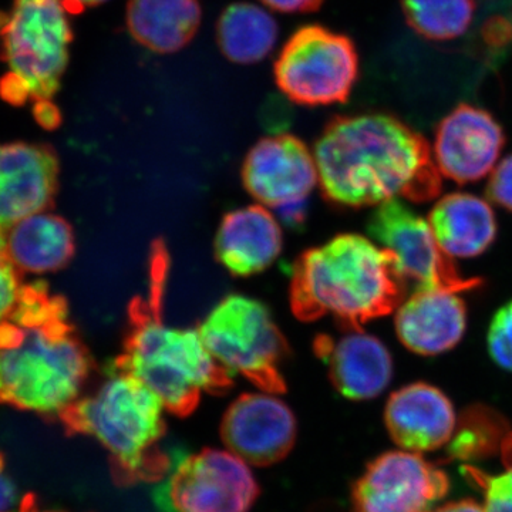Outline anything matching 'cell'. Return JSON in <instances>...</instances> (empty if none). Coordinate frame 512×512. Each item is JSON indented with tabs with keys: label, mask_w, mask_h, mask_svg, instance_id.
Returning a JSON list of instances; mask_svg holds the SVG:
<instances>
[{
	"label": "cell",
	"mask_w": 512,
	"mask_h": 512,
	"mask_svg": "<svg viewBox=\"0 0 512 512\" xmlns=\"http://www.w3.org/2000/svg\"><path fill=\"white\" fill-rule=\"evenodd\" d=\"M261 488L244 460L231 451L174 450L173 464L153 490L160 512H248Z\"/></svg>",
	"instance_id": "cell-8"
},
{
	"label": "cell",
	"mask_w": 512,
	"mask_h": 512,
	"mask_svg": "<svg viewBox=\"0 0 512 512\" xmlns=\"http://www.w3.org/2000/svg\"><path fill=\"white\" fill-rule=\"evenodd\" d=\"M168 266L163 241L154 242L147 293L131 302L124 350L111 365L140 380L167 412L187 417L197 409L202 393L231 389L232 376L208 352L200 330L165 322Z\"/></svg>",
	"instance_id": "cell-3"
},
{
	"label": "cell",
	"mask_w": 512,
	"mask_h": 512,
	"mask_svg": "<svg viewBox=\"0 0 512 512\" xmlns=\"http://www.w3.org/2000/svg\"><path fill=\"white\" fill-rule=\"evenodd\" d=\"M448 488L447 474L420 454L387 451L353 484V512H431Z\"/></svg>",
	"instance_id": "cell-11"
},
{
	"label": "cell",
	"mask_w": 512,
	"mask_h": 512,
	"mask_svg": "<svg viewBox=\"0 0 512 512\" xmlns=\"http://www.w3.org/2000/svg\"><path fill=\"white\" fill-rule=\"evenodd\" d=\"M404 18L417 35L434 42L457 39L473 22L474 0H402Z\"/></svg>",
	"instance_id": "cell-24"
},
{
	"label": "cell",
	"mask_w": 512,
	"mask_h": 512,
	"mask_svg": "<svg viewBox=\"0 0 512 512\" xmlns=\"http://www.w3.org/2000/svg\"><path fill=\"white\" fill-rule=\"evenodd\" d=\"M275 82L302 106L345 103L359 76V56L348 36L323 26L296 30L276 57Z\"/></svg>",
	"instance_id": "cell-9"
},
{
	"label": "cell",
	"mask_w": 512,
	"mask_h": 512,
	"mask_svg": "<svg viewBox=\"0 0 512 512\" xmlns=\"http://www.w3.org/2000/svg\"><path fill=\"white\" fill-rule=\"evenodd\" d=\"M315 353L328 367L330 382L346 399H375L392 382L389 349L365 330L349 329L339 338L320 335L315 340Z\"/></svg>",
	"instance_id": "cell-16"
},
{
	"label": "cell",
	"mask_w": 512,
	"mask_h": 512,
	"mask_svg": "<svg viewBox=\"0 0 512 512\" xmlns=\"http://www.w3.org/2000/svg\"><path fill=\"white\" fill-rule=\"evenodd\" d=\"M13 512H63V511H55V510H43L40 508L39 503H37V498L35 494H28L23 497V500L20 501L18 510Z\"/></svg>",
	"instance_id": "cell-35"
},
{
	"label": "cell",
	"mask_w": 512,
	"mask_h": 512,
	"mask_svg": "<svg viewBox=\"0 0 512 512\" xmlns=\"http://www.w3.org/2000/svg\"><path fill=\"white\" fill-rule=\"evenodd\" d=\"M431 231L450 258H474L493 244L497 221L490 202L468 194L444 195L429 215Z\"/></svg>",
	"instance_id": "cell-20"
},
{
	"label": "cell",
	"mask_w": 512,
	"mask_h": 512,
	"mask_svg": "<svg viewBox=\"0 0 512 512\" xmlns=\"http://www.w3.org/2000/svg\"><path fill=\"white\" fill-rule=\"evenodd\" d=\"M164 406L136 377L113 365L94 392L79 397L57 416L69 436L94 437L109 451L114 483L131 487L158 483L173 464L165 450Z\"/></svg>",
	"instance_id": "cell-5"
},
{
	"label": "cell",
	"mask_w": 512,
	"mask_h": 512,
	"mask_svg": "<svg viewBox=\"0 0 512 512\" xmlns=\"http://www.w3.org/2000/svg\"><path fill=\"white\" fill-rule=\"evenodd\" d=\"M319 185L329 201L369 207L390 200L424 202L441 191L426 138L387 114L336 117L313 148Z\"/></svg>",
	"instance_id": "cell-1"
},
{
	"label": "cell",
	"mask_w": 512,
	"mask_h": 512,
	"mask_svg": "<svg viewBox=\"0 0 512 512\" xmlns=\"http://www.w3.org/2000/svg\"><path fill=\"white\" fill-rule=\"evenodd\" d=\"M126 23L138 45L170 55L184 49L197 35L200 0H128Z\"/></svg>",
	"instance_id": "cell-21"
},
{
	"label": "cell",
	"mask_w": 512,
	"mask_h": 512,
	"mask_svg": "<svg viewBox=\"0 0 512 512\" xmlns=\"http://www.w3.org/2000/svg\"><path fill=\"white\" fill-rule=\"evenodd\" d=\"M500 451L503 473L488 474L474 467H463L464 477L483 493L485 512H512V431L504 437Z\"/></svg>",
	"instance_id": "cell-25"
},
{
	"label": "cell",
	"mask_w": 512,
	"mask_h": 512,
	"mask_svg": "<svg viewBox=\"0 0 512 512\" xmlns=\"http://www.w3.org/2000/svg\"><path fill=\"white\" fill-rule=\"evenodd\" d=\"M431 512H485L483 505L473 500H461L456 503H448Z\"/></svg>",
	"instance_id": "cell-33"
},
{
	"label": "cell",
	"mask_w": 512,
	"mask_h": 512,
	"mask_svg": "<svg viewBox=\"0 0 512 512\" xmlns=\"http://www.w3.org/2000/svg\"><path fill=\"white\" fill-rule=\"evenodd\" d=\"M22 286L19 269L8 254L5 231L0 229V320L6 318L18 302Z\"/></svg>",
	"instance_id": "cell-28"
},
{
	"label": "cell",
	"mask_w": 512,
	"mask_h": 512,
	"mask_svg": "<svg viewBox=\"0 0 512 512\" xmlns=\"http://www.w3.org/2000/svg\"><path fill=\"white\" fill-rule=\"evenodd\" d=\"M104 2H107V0H63L64 6H66L67 12L70 15L82 13L84 10L99 6Z\"/></svg>",
	"instance_id": "cell-34"
},
{
	"label": "cell",
	"mask_w": 512,
	"mask_h": 512,
	"mask_svg": "<svg viewBox=\"0 0 512 512\" xmlns=\"http://www.w3.org/2000/svg\"><path fill=\"white\" fill-rule=\"evenodd\" d=\"M397 338L421 356H436L456 348L467 329V306L458 292L414 289L397 308Z\"/></svg>",
	"instance_id": "cell-18"
},
{
	"label": "cell",
	"mask_w": 512,
	"mask_h": 512,
	"mask_svg": "<svg viewBox=\"0 0 512 512\" xmlns=\"http://www.w3.org/2000/svg\"><path fill=\"white\" fill-rule=\"evenodd\" d=\"M200 335L218 365L266 393H285L282 367L288 343L271 312L258 299L228 295L208 312Z\"/></svg>",
	"instance_id": "cell-7"
},
{
	"label": "cell",
	"mask_w": 512,
	"mask_h": 512,
	"mask_svg": "<svg viewBox=\"0 0 512 512\" xmlns=\"http://www.w3.org/2000/svg\"><path fill=\"white\" fill-rule=\"evenodd\" d=\"M33 111H35V117L40 126L47 128V130H52V128L59 126L60 117L62 116H60V111L57 109L56 104H37V106L33 107Z\"/></svg>",
	"instance_id": "cell-32"
},
{
	"label": "cell",
	"mask_w": 512,
	"mask_h": 512,
	"mask_svg": "<svg viewBox=\"0 0 512 512\" xmlns=\"http://www.w3.org/2000/svg\"><path fill=\"white\" fill-rule=\"evenodd\" d=\"M384 423L397 446L420 454L450 443L458 421L446 394L436 386L420 382L407 384L389 397Z\"/></svg>",
	"instance_id": "cell-17"
},
{
	"label": "cell",
	"mask_w": 512,
	"mask_h": 512,
	"mask_svg": "<svg viewBox=\"0 0 512 512\" xmlns=\"http://www.w3.org/2000/svg\"><path fill=\"white\" fill-rule=\"evenodd\" d=\"M8 254L20 274H49L72 261L76 241L72 225L55 214L32 215L18 222L6 237Z\"/></svg>",
	"instance_id": "cell-22"
},
{
	"label": "cell",
	"mask_w": 512,
	"mask_h": 512,
	"mask_svg": "<svg viewBox=\"0 0 512 512\" xmlns=\"http://www.w3.org/2000/svg\"><path fill=\"white\" fill-rule=\"evenodd\" d=\"M278 35L274 16L254 3H232L217 23V42L222 55L238 64L258 63L271 55Z\"/></svg>",
	"instance_id": "cell-23"
},
{
	"label": "cell",
	"mask_w": 512,
	"mask_h": 512,
	"mask_svg": "<svg viewBox=\"0 0 512 512\" xmlns=\"http://www.w3.org/2000/svg\"><path fill=\"white\" fill-rule=\"evenodd\" d=\"M59 160L46 144H0V229L45 212L55 201Z\"/></svg>",
	"instance_id": "cell-15"
},
{
	"label": "cell",
	"mask_w": 512,
	"mask_h": 512,
	"mask_svg": "<svg viewBox=\"0 0 512 512\" xmlns=\"http://www.w3.org/2000/svg\"><path fill=\"white\" fill-rule=\"evenodd\" d=\"M245 188L259 204L281 211L308 204L319 184L313 151L291 134L262 138L242 165Z\"/></svg>",
	"instance_id": "cell-12"
},
{
	"label": "cell",
	"mask_w": 512,
	"mask_h": 512,
	"mask_svg": "<svg viewBox=\"0 0 512 512\" xmlns=\"http://www.w3.org/2000/svg\"><path fill=\"white\" fill-rule=\"evenodd\" d=\"M73 29L63 0H12L0 12V97L12 106L53 103L70 59Z\"/></svg>",
	"instance_id": "cell-6"
},
{
	"label": "cell",
	"mask_w": 512,
	"mask_h": 512,
	"mask_svg": "<svg viewBox=\"0 0 512 512\" xmlns=\"http://www.w3.org/2000/svg\"><path fill=\"white\" fill-rule=\"evenodd\" d=\"M487 346L491 359L512 373V301L501 306L491 320Z\"/></svg>",
	"instance_id": "cell-27"
},
{
	"label": "cell",
	"mask_w": 512,
	"mask_h": 512,
	"mask_svg": "<svg viewBox=\"0 0 512 512\" xmlns=\"http://www.w3.org/2000/svg\"><path fill=\"white\" fill-rule=\"evenodd\" d=\"M503 128L488 111L460 104L447 114L434 138V163L441 177L471 184L493 173L503 151Z\"/></svg>",
	"instance_id": "cell-14"
},
{
	"label": "cell",
	"mask_w": 512,
	"mask_h": 512,
	"mask_svg": "<svg viewBox=\"0 0 512 512\" xmlns=\"http://www.w3.org/2000/svg\"><path fill=\"white\" fill-rule=\"evenodd\" d=\"M487 195L495 204L512 212V154L503 158L490 174Z\"/></svg>",
	"instance_id": "cell-29"
},
{
	"label": "cell",
	"mask_w": 512,
	"mask_h": 512,
	"mask_svg": "<svg viewBox=\"0 0 512 512\" xmlns=\"http://www.w3.org/2000/svg\"><path fill=\"white\" fill-rule=\"evenodd\" d=\"M18 500L15 484L5 474V460L0 454V512H12Z\"/></svg>",
	"instance_id": "cell-31"
},
{
	"label": "cell",
	"mask_w": 512,
	"mask_h": 512,
	"mask_svg": "<svg viewBox=\"0 0 512 512\" xmlns=\"http://www.w3.org/2000/svg\"><path fill=\"white\" fill-rule=\"evenodd\" d=\"M281 222L264 205L228 212L215 237L218 262L235 276H251L269 268L282 251Z\"/></svg>",
	"instance_id": "cell-19"
},
{
	"label": "cell",
	"mask_w": 512,
	"mask_h": 512,
	"mask_svg": "<svg viewBox=\"0 0 512 512\" xmlns=\"http://www.w3.org/2000/svg\"><path fill=\"white\" fill-rule=\"evenodd\" d=\"M406 284L393 252L363 235L342 234L299 256L289 295L303 322L332 316L345 328L362 329L397 311Z\"/></svg>",
	"instance_id": "cell-4"
},
{
	"label": "cell",
	"mask_w": 512,
	"mask_h": 512,
	"mask_svg": "<svg viewBox=\"0 0 512 512\" xmlns=\"http://www.w3.org/2000/svg\"><path fill=\"white\" fill-rule=\"evenodd\" d=\"M491 413L488 410L477 409L468 413L473 423L463 424L460 430H456L453 437L454 457H471L480 454L485 448L498 444L501 448L504 437L507 433L501 434L500 421L491 420Z\"/></svg>",
	"instance_id": "cell-26"
},
{
	"label": "cell",
	"mask_w": 512,
	"mask_h": 512,
	"mask_svg": "<svg viewBox=\"0 0 512 512\" xmlns=\"http://www.w3.org/2000/svg\"><path fill=\"white\" fill-rule=\"evenodd\" d=\"M367 231L379 247L397 256L406 281L416 284L414 289L461 293L481 284L480 279L461 275L454 259L441 249L429 221L402 200L377 205Z\"/></svg>",
	"instance_id": "cell-10"
},
{
	"label": "cell",
	"mask_w": 512,
	"mask_h": 512,
	"mask_svg": "<svg viewBox=\"0 0 512 512\" xmlns=\"http://www.w3.org/2000/svg\"><path fill=\"white\" fill-rule=\"evenodd\" d=\"M92 367L66 299L46 282L23 284L0 320V404L57 419L79 399Z\"/></svg>",
	"instance_id": "cell-2"
},
{
	"label": "cell",
	"mask_w": 512,
	"mask_h": 512,
	"mask_svg": "<svg viewBox=\"0 0 512 512\" xmlns=\"http://www.w3.org/2000/svg\"><path fill=\"white\" fill-rule=\"evenodd\" d=\"M269 9L281 13H311L322 6L323 0H261Z\"/></svg>",
	"instance_id": "cell-30"
},
{
	"label": "cell",
	"mask_w": 512,
	"mask_h": 512,
	"mask_svg": "<svg viewBox=\"0 0 512 512\" xmlns=\"http://www.w3.org/2000/svg\"><path fill=\"white\" fill-rule=\"evenodd\" d=\"M298 424L291 407L272 393H247L228 407L221 439L232 454L256 467L284 460L295 446Z\"/></svg>",
	"instance_id": "cell-13"
}]
</instances>
